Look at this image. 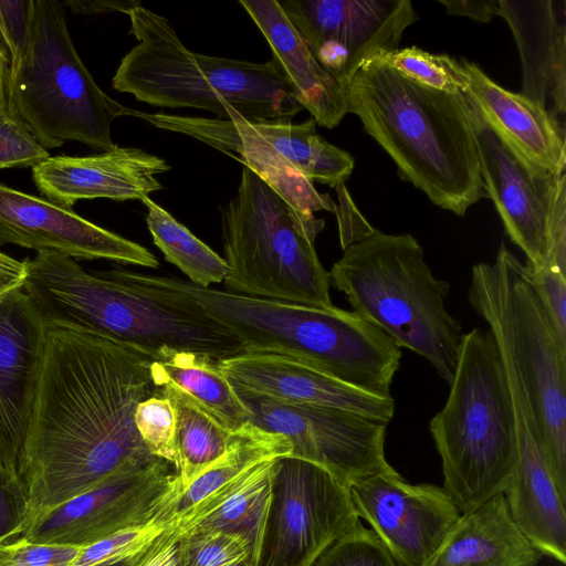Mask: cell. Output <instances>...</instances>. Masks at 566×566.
<instances>
[{"label": "cell", "instance_id": "obj_20", "mask_svg": "<svg viewBox=\"0 0 566 566\" xmlns=\"http://www.w3.org/2000/svg\"><path fill=\"white\" fill-rule=\"evenodd\" d=\"M227 113L226 119L139 111L133 116L157 128L190 136L230 156L237 154L244 167L303 214L313 216L319 210L336 212L337 203L328 193L317 191L314 184L259 135L249 120L230 106H227Z\"/></svg>", "mask_w": 566, "mask_h": 566}, {"label": "cell", "instance_id": "obj_10", "mask_svg": "<svg viewBox=\"0 0 566 566\" xmlns=\"http://www.w3.org/2000/svg\"><path fill=\"white\" fill-rule=\"evenodd\" d=\"M64 6L32 0L30 46L10 71V112L44 148L78 142L96 150L115 148L112 123L133 116L94 81L72 42Z\"/></svg>", "mask_w": 566, "mask_h": 566}, {"label": "cell", "instance_id": "obj_12", "mask_svg": "<svg viewBox=\"0 0 566 566\" xmlns=\"http://www.w3.org/2000/svg\"><path fill=\"white\" fill-rule=\"evenodd\" d=\"M172 465L159 458L127 467L101 485L55 507L12 544L85 547L117 532L154 521L169 523L179 494Z\"/></svg>", "mask_w": 566, "mask_h": 566}, {"label": "cell", "instance_id": "obj_24", "mask_svg": "<svg viewBox=\"0 0 566 566\" xmlns=\"http://www.w3.org/2000/svg\"><path fill=\"white\" fill-rule=\"evenodd\" d=\"M460 63L468 76L464 95L490 127L536 167L565 172V129L533 102L496 84L475 63L464 59Z\"/></svg>", "mask_w": 566, "mask_h": 566}, {"label": "cell", "instance_id": "obj_26", "mask_svg": "<svg viewBox=\"0 0 566 566\" xmlns=\"http://www.w3.org/2000/svg\"><path fill=\"white\" fill-rule=\"evenodd\" d=\"M542 556L520 532L500 493L461 514L423 566H535Z\"/></svg>", "mask_w": 566, "mask_h": 566}, {"label": "cell", "instance_id": "obj_6", "mask_svg": "<svg viewBox=\"0 0 566 566\" xmlns=\"http://www.w3.org/2000/svg\"><path fill=\"white\" fill-rule=\"evenodd\" d=\"M328 276L354 313L389 335L400 348L426 358L450 384L462 324L446 308L449 283L432 274L413 235L375 229L344 249Z\"/></svg>", "mask_w": 566, "mask_h": 566}, {"label": "cell", "instance_id": "obj_8", "mask_svg": "<svg viewBox=\"0 0 566 566\" xmlns=\"http://www.w3.org/2000/svg\"><path fill=\"white\" fill-rule=\"evenodd\" d=\"M447 401L429 429L443 490L461 514L503 493L518 459L505 369L488 329L462 335Z\"/></svg>", "mask_w": 566, "mask_h": 566}, {"label": "cell", "instance_id": "obj_35", "mask_svg": "<svg viewBox=\"0 0 566 566\" xmlns=\"http://www.w3.org/2000/svg\"><path fill=\"white\" fill-rule=\"evenodd\" d=\"M135 426L148 452L178 468L176 413L170 400L153 395L138 403Z\"/></svg>", "mask_w": 566, "mask_h": 566}, {"label": "cell", "instance_id": "obj_19", "mask_svg": "<svg viewBox=\"0 0 566 566\" xmlns=\"http://www.w3.org/2000/svg\"><path fill=\"white\" fill-rule=\"evenodd\" d=\"M44 337L45 323L23 289L0 300V463L18 481Z\"/></svg>", "mask_w": 566, "mask_h": 566}, {"label": "cell", "instance_id": "obj_43", "mask_svg": "<svg viewBox=\"0 0 566 566\" xmlns=\"http://www.w3.org/2000/svg\"><path fill=\"white\" fill-rule=\"evenodd\" d=\"M449 14L489 22L499 12V0H439Z\"/></svg>", "mask_w": 566, "mask_h": 566}, {"label": "cell", "instance_id": "obj_18", "mask_svg": "<svg viewBox=\"0 0 566 566\" xmlns=\"http://www.w3.org/2000/svg\"><path fill=\"white\" fill-rule=\"evenodd\" d=\"M514 412L518 459L503 492L520 532L542 555L566 563V501L548 470L542 437L524 390L504 365Z\"/></svg>", "mask_w": 566, "mask_h": 566}, {"label": "cell", "instance_id": "obj_9", "mask_svg": "<svg viewBox=\"0 0 566 566\" xmlns=\"http://www.w3.org/2000/svg\"><path fill=\"white\" fill-rule=\"evenodd\" d=\"M324 224L323 219L295 210L244 167L233 198L221 210L227 291L333 306L328 272L314 245Z\"/></svg>", "mask_w": 566, "mask_h": 566}, {"label": "cell", "instance_id": "obj_5", "mask_svg": "<svg viewBox=\"0 0 566 566\" xmlns=\"http://www.w3.org/2000/svg\"><path fill=\"white\" fill-rule=\"evenodd\" d=\"M137 44L122 59L112 86L157 107L198 108L249 122L291 120L303 107L273 60L210 56L187 49L163 15L138 4L128 12Z\"/></svg>", "mask_w": 566, "mask_h": 566}, {"label": "cell", "instance_id": "obj_14", "mask_svg": "<svg viewBox=\"0 0 566 566\" xmlns=\"http://www.w3.org/2000/svg\"><path fill=\"white\" fill-rule=\"evenodd\" d=\"M317 63L345 88L367 61L398 49L419 17L409 0H279Z\"/></svg>", "mask_w": 566, "mask_h": 566}, {"label": "cell", "instance_id": "obj_27", "mask_svg": "<svg viewBox=\"0 0 566 566\" xmlns=\"http://www.w3.org/2000/svg\"><path fill=\"white\" fill-rule=\"evenodd\" d=\"M276 459L252 465L170 522L180 534L223 532L240 535L248 542L255 557L269 507Z\"/></svg>", "mask_w": 566, "mask_h": 566}, {"label": "cell", "instance_id": "obj_47", "mask_svg": "<svg viewBox=\"0 0 566 566\" xmlns=\"http://www.w3.org/2000/svg\"><path fill=\"white\" fill-rule=\"evenodd\" d=\"M120 566V565H119Z\"/></svg>", "mask_w": 566, "mask_h": 566}, {"label": "cell", "instance_id": "obj_21", "mask_svg": "<svg viewBox=\"0 0 566 566\" xmlns=\"http://www.w3.org/2000/svg\"><path fill=\"white\" fill-rule=\"evenodd\" d=\"M235 390L289 403L348 410L389 423L395 401L359 390L296 359L242 353L217 361Z\"/></svg>", "mask_w": 566, "mask_h": 566}, {"label": "cell", "instance_id": "obj_41", "mask_svg": "<svg viewBox=\"0 0 566 566\" xmlns=\"http://www.w3.org/2000/svg\"><path fill=\"white\" fill-rule=\"evenodd\" d=\"M180 533L169 522L140 552L120 566H178Z\"/></svg>", "mask_w": 566, "mask_h": 566}, {"label": "cell", "instance_id": "obj_30", "mask_svg": "<svg viewBox=\"0 0 566 566\" xmlns=\"http://www.w3.org/2000/svg\"><path fill=\"white\" fill-rule=\"evenodd\" d=\"M291 453L292 444L285 437L251 421L245 422L232 432L224 453L177 496L169 512V522L252 465Z\"/></svg>", "mask_w": 566, "mask_h": 566}, {"label": "cell", "instance_id": "obj_11", "mask_svg": "<svg viewBox=\"0 0 566 566\" xmlns=\"http://www.w3.org/2000/svg\"><path fill=\"white\" fill-rule=\"evenodd\" d=\"M358 522L348 488L327 470L292 455L277 458L254 566H312Z\"/></svg>", "mask_w": 566, "mask_h": 566}, {"label": "cell", "instance_id": "obj_16", "mask_svg": "<svg viewBox=\"0 0 566 566\" xmlns=\"http://www.w3.org/2000/svg\"><path fill=\"white\" fill-rule=\"evenodd\" d=\"M348 491L358 518L400 566H423L461 516L442 488L410 484L395 469L363 478Z\"/></svg>", "mask_w": 566, "mask_h": 566}, {"label": "cell", "instance_id": "obj_39", "mask_svg": "<svg viewBox=\"0 0 566 566\" xmlns=\"http://www.w3.org/2000/svg\"><path fill=\"white\" fill-rule=\"evenodd\" d=\"M31 32L32 0H0V39L10 57V71L23 60Z\"/></svg>", "mask_w": 566, "mask_h": 566}, {"label": "cell", "instance_id": "obj_38", "mask_svg": "<svg viewBox=\"0 0 566 566\" xmlns=\"http://www.w3.org/2000/svg\"><path fill=\"white\" fill-rule=\"evenodd\" d=\"M49 157L20 119L0 113V169L34 167Z\"/></svg>", "mask_w": 566, "mask_h": 566}, {"label": "cell", "instance_id": "obj_2", "mask_svg": "<svg viewBox=\"0 0 566 566\" xmlns=\"http://www.w3.org/2000/svg\"><path fill=\"white\" fill-rule=\"evenodd\" d=\"M24 292L44 323L84 328L135 346L156 361L175 352L214 361L244 353L239 340L192 298L124 269L85 271L74 259H27Z\"/></svg>", "mask_w": 566, "mask_h": 566}, {"label": "cell", "instance_id": "obj_44", "mask_svg": "<svg viewBox=\"0 0 566 566\" xmlns=\"http://www.w3.org/2000/svg\"><path fill=\"white\" fill-rule=\"evenodd\" d=\"M27 280V263L0 252V300L13 291L23 289Z\"/></svg>", "mask_w": 566, "mask_h": 566}, {"label": "cell", "instance_id": "obj_25", "mask_svg": "<svg viewBox=\"0 0 566 566\" xmlns=\"http://www.w3.org/2000/svg\"><path fill=\"white\" fill-rule=\"evenodd\" d=\"M272 51L294 96L316 124L337 126L348 113L346 88L314 59L276 0H240Z\"/></svg>", "mask_w": 566, "mask_h": 566}, {"label": "cell", "instance_id": "obj_28", "mask_svg": "<svg viewBox=\"0 0 566 566\" xmlns=\"http://www.w3.org/2000/svg\"><path fill=\"white\" fill-rule=\"evenodd\" d=\"M151 370L155 395L168 398L176 413V473L180 494L200 472L224 453L233 431L168 378L157 361H154Z\"/></svg>", "mask_w": 566, "mask_h": 566}, {"label": "cell", "instance_id": "obj_40", "mask_svg": "<svg viewBox=\"0 0 566 566\" xmlns=\"http://www.w3.org/2000/svg\"><path fill=\"white\" fill-rule=\"evenodd\" d=\"M80 552L75 546L15 543L10 545L8 566H72Z\"/></svg>", "mask_w": 566, "mask_h": 566}, {"label": "cell", "instance_id": "obj_1", "mask_svg": "<svg viewBox=\"0 0 566 566\" xmlns=\"http://www.w3.org/2000/svg\"><path fill=\"white\" fill-rule=\"evenodd\" d=\"M154 361L135 346L45 323L18 465L24 512L13 541L55 507L155 458L135 426L138 403L156 394Z\"/></svg>", "mask_w": 566, "mask_h": 566}, {"label": "cell", "instance_id": "obj_45", "mask_svg": "<svg viewBox=\"0 0 566 566\" xmlns=\"http://www.w3.org/2000/svg\"><path fill=\"white\" fill-rule=\"evenodd\" d=\"M62 3L77 14L107 12H123L128 14L132 9L140 4L139 1L132 0H64Z\"/></svg>", "mask_w": 566, "mask_h": 566}, {"label": "cell", "instance_id": "obj_15", "mask_svg": "<svg viewBox=\"0 0 566 566\" xmlns=\"http://www.w3.org/2000/svg\"><path fill=\"white\" fill-rule=\"evenodd\" d=\"M469 105L486 196L492 199L507 235L524 252L527 269L537 270L549 248L554 210L566 191V174L551 172L530 163Z\"/></svg>", "mask_w": 566, "mask_h": 566}, {"label": "cell", "instance_id": "obj_7", "mask_svg": "<svg viewBox=\"0 0 566 566\" xmlns=\"http://www.w3.org/2000/svg\"><path fill=\"white\" fill-rule=\"evenodd\" d=\"M468 298L524 390L548 470L566 501V337L545 307L527 266L504 243L493 262L472 268Z\"/></svg>", "mask_w": 566, "mask_h": 566}, {"label": "cell", "instance_id": "obj_29", "mask_svg": "<svg viewBox=\"0 0 566 566\" xmlns=\"http://www.w3.org/2000/svg\"><path fill=\"white\" fill-rule=\"evenodd\" d=\"M251 126L305 178L338 188L349 178L353 156L326 139L316 130L310 117L293 124L291 120L250 122Z\"/></svg>", "mask_w": 566, "mask_h": 566}, {"label": "cell", "instance_id": "obj_17", "mask_svg": "<svg viewBox=\"0 0 566 566\" xmlns=\"http://www.w3.org/2000/svg\"><path fill=\"white\" fill-rule=\"evenodd\" d=\"M15 244L72 259H105L158 268V259L125 239L46 199L0 182V245Z\"/></svg>", "mask_w": 566, "mask_h": 566}, {"label": "cell", "instance_id": "obj_37", "mask_svg": "<svg viewBox=\"0 0 566 566\" xmlns=\"http://www.w3.org/2000/svg\"><path fill=\"white\" fill-rule=\"evenodd\" d=\"M167 524L165 521H154L82 547L72 566H119L148 545Z\"/></svg>", "mask_w": 566, "mask_h": 566}, {"label": "cell", "instance_id": "obj_36", "mask_svg": "<svg viewBox=\"0 0 566 566\" xmlns=\"http://www.w3.org/2000/svg\"><path fill=\"white\" fill-rule=\"evenodd\" d=\"M312 566H400L379 537L358 522L335 539Z\"/></svg>", "mask_w": 566, "mask_h": 566}, {"label": "cell", "instance_id": "obj_32", "mask_svg": "<svg viewBox=\"0 0 566 566\" xmlns=\"http://www.w3.org/2000/svg\"><path fill=\"white\" fill-rule=\"evenodd\" d=\"M142 202L147 208L146 223L153 241L166 261L176 265L196 285L210 287L224 281L228 265L223 258L149 197Z\"/></svg>", "mask_w": 566, "mask_h": 566}, {"label": "cell", "instance_id": "obj_22", "mask_svg": "<svg viewBox=\"0 0 566 566\" xmlns=\"http://www.w3.org/2000/svg\"><path fill=\"white\" fill-rule=\"evenodd\" d=\"M166 159L143 149L118 147L101 154L49 157L32 167L33 181L46 200L72 208L82 199L142 200L163 189Z\"/></svg>", "mask_w": 566, "mask_h": 566}, {"label": "cell", "instance_id": "obj_33", "mask_svg": "<svg viewBox=\"0 0 566 566\" xmlns=\"http://www.w3.org/2000/svg\"><path fill=\"white\" fill-rule=\"evenodd\" d=\"M373 60L431 88L464 94L468 87V76L462 64L447 54H433L411 46L385 52Z\"/></svg>", "mask_w": 566, "mask_h": 566}, {"label": "cell", "instance_id": "obj_23", "mask_svg": "<svg viewBox=\"0 0 566 566\" xmlns=\"http://www.w3.org/2000/svg\"><path fill=\"white\" fill-rule=\"evenodd\" d=\"M522 62L518 94L565 129L566 0H499Z\"/></svg>", "mask_w": 566, "mask_h": 566}, {"label": "cell", "instance_id": "obj_31", "mask_svg": "<svg viewBox=\"0 0 566 566\" xmlns=\"http://www.w3.org/2000/svg\"><path fill=\"white\" fill-rule=\"evenodd\" d=\"M175 384L209 410L230 431L250 421V411L217 365L201 355L175 352L157 361Z\"/></svg>", "mask_w": 566, "mask_h": 566}, {"label": "cell", "instance_id": "obj_13", "mask_svg": "<svg viewBox=\"0 0 566 566\" xmlns=\"http://www.w3.org/2000/svg\"><path fill=\"white\" fill-rule=\"evenodd\" d=\"M237 392L252 423L285 437L292 444L290 455L324 468L346 488L394 469L385 458L387 422L343 409Z\"/></svg>", "mask_w": 566, "mask_h": 566}, {"label": "cell", "instance_id": "obj_3", "mask_svg": "<svg viewBox=\"0 0 566 566\" xmlns=\"http://www.w3.org/2000/svg\"><path fill=\"white\" fill-rule=\"evenodd\" d=\"M346 93L348 113L433 205L461 217L488 197L464 94L418 84L376 60L359 67Z\"/></svg>", "mask_w": 566, "mask_h": 566}, {"label": "cell", "instance_id": "obj_4", "mask_svg": "<svg viewBox=\"0 0 566 566\" xmlns=\"http://www.w3.org/2000/svg\"><path fill=\"white\" fill-rule=\"evenodd\" d=\"M153 277L196 301L244 353L290 357L370 395L392 398L401 348L353 311L252 297L176 276Z\"/></svg>", "mask_w": 566, "mask_h": 566}, {"label": "cell", "instance_id": "obj_46", "mask_svg": "<svg viewBox=\"0 0 566 566\" xmlns=\"http://www.w3.org/2000/svg\"><path fill=\"white\" fill-rule=\"evenodd\" d=\"M9 82L10 57L4 44L0 39V113L11 114L9 101Z\"/></svg>", "mask_w": 566, "mask_h": 566}, {"label": "cell", "instance_id": "obj_34", "mask_svg": "<svg viewBox=\"0 0 566 566\" xmlns=\"http://www.w3.org/2000/svg\"><path fill=\"white\" fill-rule=\"evenodd\" d=\"M248 542L237 534L193 532L180 534L178 566H254Z\"/></svg>", "mask_w": 566, "mask_h": 566}, {"label": "cell", "instance_id": "obj_42", "mask_svg": "<svg viewBox=\"0 0 566 566\" xmlns=\"http://www.w3.org/2000/svg\"><path fill=\"white\" fill-rule=\"evenodd\" d=\"M336 190L339 201L335 214L338 221L340 247L344 250L349 244L370 235L375 229L353 205L345 186H340Z\"/></svg>", "mask_w": 566, "mask_h": 566}]
</instances>
